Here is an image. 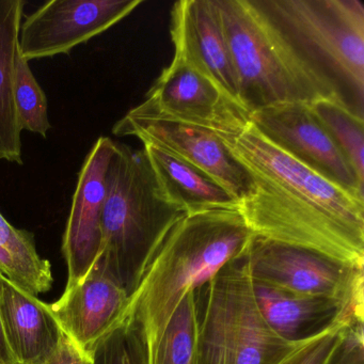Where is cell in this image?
I'll use <instances>...</instances> for the list:
<instances>
[{
  "label": "cell",
  "mask_w": 364,
  "mask_h": 364,
  "mask_svg": "<svg viewBox=\"0 0 364 364\" xmlns=\"http://www.w3.org/2000/svg\"><path fill=\"white\" fill-rule=\"evenodd\" d=\"M26 1L0 0V161L23 165L22 129L16 112V60Z\"/></svg>",
  "instance_id": "cell-18"
},
{
  "label": "cell",
  "mask_w": 364,
  "mask_h": 364,
  "mask_svg": "<svg viewBox=\"0 0 364 364\" xmlns=\"http://www.w3.org/2000/svg\"><path fill=\"white\" fill-rule=\"evenodd\" d=\"M129 296L100 261L82 281L48 304L61 331L92 358L100 343L124 318Z\"/></svg>",
  "instance_id": "cell-13"
},
{
  "label": "cell",
  "mask_w": 364,
  "mask_h": 364,
  "mask_svg": "<svg viewBox=\"0 0 364 364\" xmlns=\"http://www.w3.org/2000/svg\"><path fill=\"white\" fill-rule=\"evenodd\" d=\"M216 134L252 182L238 210L253 235L364 267V198L277 148L250 118Z\"/></svg>",
  "instance_id": "cell-1"
},
{
  "label": "cell",
  "mask_w": 364,
  "mask_h": 364,
  "mask_svg": "<svg viewBox=\"0 0 364 364\" xmlns=\"http://www.w3.org/2000/svg\"><path fill=\"white\" fill-rule=\"evenodd\" d=\"M304 67L364 119V6L360 0H250Z\"/></svg>",
  "instance_id": "cell-3"
},
{
  "label": "cell",
  "mask_w": 364,
  "mask_h": 364,
  "mask_svg": "<svg viewBox=\"0 0 364 364\" xmlns=\"http://www.w3.org/2000/svg\"><path fill=\"white\" fill-rule=\"evenodd\" d=\"M0 321L16 364H46L63 334L48 304L1 274Z\"/></svg>",
  "instance_id": "cell-16"
},
{
  "label": "cell",
  "mask_w": 364,
  "mask_h": 364,
  "mask_svg": "<svg viewBox=\"0 0 364 364\" xmlns=\"http://www.w3.org/2000/svg\"><path fill=\"white\" fill-rule=\"evenodd\" d=\"M127 114L135 119L187 123L215 133L240 129L250 117L176 55L146 93L144 102Z\"/></svg>",
  "instance_id": "cell-8"
},
{
  "label": "cell",
  "mask_w": 364,
  "mask_h": 364,
  "mask_svg": "<svg viewBox=\"0 0 364 364\" xmlns=\"http://www.w3.org/2000/svg\"><path fill=\"white\" fill-rule=\"evenodd\" d=\"M144 152L164 198L185 214L238 208L240 203L208 174L154 146Z\"/></svg>",
  "instance_id": "cell-17"
},
{
  "label": "cell",
  "mask_w": 364,
  "mask_h": 364,
  "mask_svg": "<svg viewBox=\"0 0 364 364\" xmlns=\"http://www.w3.org/2000/svg\"><path fill=\"white\" fill-rule=\"evenodd\" d=\"M0 364H16L11 350L8 346L1 321H0Z\"/></svg>",
  "instance_id": "cell-27"
},
{
  "label": "cell",
  "mask_w": 364,
  "mask_h": 364,
  "mask_svg": "<svg viewBox=\"0 0 364 364\" xmlns=\"http://www.w3.org/2000/svg\"><path fill=\"white\" fill-rule=\"evenodd\" d=\"M250 122L277 148L348 193L364 198V185L311 110L310 103L277 104L251 112Z\"/></svg>",
  "instance_id": "cell-9"
},
{
  "label": "cell",
  "mask_w": 364,
  "mask_h": 364,
  "mask_svg": "<svg viewBox=\"0 0 364 364\" xmlns=\"http://www.w3.org/2000/svg\"><path fill=\"white\" fill-rule=\"evenodd\" d=\"M310 107L364 185V119L332 100H317Z\"/></svg>",
  "instance_id": "cell-21"
},
{
  "label": "cell",
  "mask_w": 364,
  "mask_h": 364,
  "mask_svg": "<svg viewBox=\"0 0 364 364\" xmlns=\"http://www.w3.org/2000/svg\"><path fill=\"white\" fill-rule=\"evenodd\" d=\"M200 289L204 304L202 313L197 311V364H280L300 346L280 338L262 315L246 253Z\"/></svg>",
  "instance_id": "cell-6"
},
{
  "label": "cell",
  "mask_w": 364,
  "mask_h": 364,
  "mask_svg": "<svg viewBox=\"0 0 364 364\" xmlns=\"http://www.w3.org/2000/svg\"><path fill=\"white\" fill-rule=\"evenodd\" d=\"M142 0H52L21 25L20 52L27 61L70 54L118 24Z\"/></svg>",
  "instance_id": "cell-10"
},
{
  "label": "cell",
  "mask_w": 364,
  "mask_h": 364,
  "mask_svg": "<svg viewBox=\"0 0 364 364\" xmlns=\"http://www.w3.org/2000/svg\"><path fill=\"white\" fill-rule=\"evenodd\" d=\"M114 149L116 141L108 137H100L87 155L78 176L63 236V252L68 266L67 287L82 281L99 257L106 176Z\"/></svg>",
  "instance_id": "cell-12"
},
{
  "label": "cell",
  "mask_w": 364,
  "mask_h": 364,
  "mask_svg": "<svg viewBox=\"0 0 364 364\" xmlns=\"http://www.w3.org/2000/svg\"><path fill=\"white\" fill-rule=\"evenodd\" d=\"M253 237L238 208L185 214L173 225L129 297L124 315L139 323L149 350L185 295L245 255Z\"/></svg>",
  "instance_id": "cell-2"
},
{
  "label": "cell",
  "mask_w": 364,
  "mask_h": 364,
  "mask_svg": "<svg viewBox=\"0 0 364 364\" xmlns=\"http://www.w3.org/2000/svg\"><path fill=\"white\" fill-rule=\"evenodd\" d=\"M0 274L23 291L37 296L52 287V267L40 257L33 235L16 229L0 213Z\"/></svg>",
  "instance_id": "cell-19"
},
{
  "label": "cell",
  "mask_w": 364,
  "mask_h": 364,
  "mask_svg": "<svg viewBox=\"0 0 364 364\" xmlns=\"http://www.w3.org/2000/svg\"><path fill=\"white\" fill-rule=\"evenodd\" d=\"M363 319L341 328L338 344L326 364H364Z\"/></svg>",
  "instance_id": "cell-24"
},
{
  "label": "cell",
  "mask_w": 364,
  "mask_h": 364,
  "mask_svg": "<svg viewBox=\"0 0 364 364\" xmlns=\"http://www.w3.org/2000/svg\"><path fill=\"white\" fill-rule=\"evenodd\" d=\"M196 291H189L170 318L156 344L149 350V364H197Z\"/></svg>",
  "instance_id": "cell-20"
},
{
  "label": "cell",
  "mask_w": 364,
  "mask_h": 364,
  "mask_svg": "<svg viewBox=\"0 0 364 364\" xmlns=\"http://www.w3.org/2000/svg\"><path fill=\"white\" fill-rule=\"evenodd\" d=\"M341 328H334L300 345L280 364H326L338 344Z\"/></svg>",
  "instance_id": "cell-25"
},
{
  "label": "cell",
  "mask_w": 364,
  "mask_h": 364,
  "mask_svg": "<svg viewBox=\"0 0 364 364\" xmlns=\"http://www.w3.org/2000/svg\"><path fill=\"white\" fill-rule=\"evenodd\" d=\"M118 137L134 136L144 146H154L208 174L238 203L246 199L252 182L231 156L216 133L206 127L172 121L135 119L125 114L112 127Z\"/></svg>",
  "instance_id": "cell-11"
},
{
  "label": "cell",
  "mask_w": 364,
  "mask_h": 364,
  "mask_svg": "<svg viewBox=\"0 0 364 364\" xmlns=\"http://www.w3.org/2000/svg\"><path fill=\"white\" fill-rule=\"evenodd\" d=\"M255 282L300 295L341 300L363 316V268L301 247L255 236L246 251Z\"/></svg>",
  "instance_id": "cell-7"
},
{
  "label": "cell",
  "mask_w": 364,
  "mask_h": 364,
  "mask_svg": "<svg viewBox=\"0 0 364 364\" xmlns=\"http://www.w3.org/2000/svg\"><path fill=\"white\" fill-rule=\"evenodd\" d=\"M170 33L174 55L242 106L238 101L237 77L215 0H181L174 4Z\"/></svg>",
  "instance_id": "cell-14"
},
{
  "label": "cell",
  "mask_w": 364,
  "mask_h": 364,
  "mask_svg": "<svg viewBox=\"0 0 364 364\" xmlns=\"http://www.w3.org/2000/svg\"><path fill=\"white\" fill-rule=\"evenodd\" d=\"M46 364H93V360L63 333L56 350Z\"/></svg>",
  "instance_id": "cell-26"
},
{
  "label": "cell",
  "mask_w": 364,
  "mask_h": 364,
  "mask_svg": "<svg viewBox=\"0 0 364 364\" xmlns=\"http://www.w3.org/2000/svg\"><path fill=\"white\" fill-rule=\"evenodd\" d=\"M93 364H149V349L144 330L137 321H123L100 343Z\"/></svg>",
  "instance_id": "cell-23"
},
{
  "label": "cell",
  "mask_w": 364,
  "mask_h": 364,
  "mask_svg": "<svg viewBox=\"0 0 364 364\" xmlns=\"http://www.w3.org/2000/svg\"><path fill=\"white\" fill-rule=\"evenodd\" d=\"M215 4L237 77L238 101L249 114L277 104L313 103L321 99L338 102L250 0H215Z\"/></svg>",
  "instance_id": "cell-5"
},
{
  "label": "cell",
  "mask_w": 364,
  "mask_h": 364,
  "mask_svg": "<svg viewBox=\"0 0 364 364\" xmlns=\"http://www.w3.org/2000/svg\"><path fill=\"white\" fill-rule=\"evenodd\" d=\"M164 198L144 149L116 142L106 176L97 259L131 297L173 225L184 216Z\"/></svg>",
  "instance_id": "cell-4"
},
{
  "label": "cell",
  "mask_w": 364,
  "mask_h": 364,
  "mask_svg": "<svg viewBox=\"0 0 364 364\" xmlns=\"http://www.w3.org/2000/svg\"><path fill=\"white\" fill-rule=\"evenodd\" d=\"M253 289L268 325L291 344H304L334 328L364 319L333 298L300 295L255 281Z\"/></svg>",
  "instance_id": "cell-15"
},
{
  "label": "cell",
  "mask_w": 364,
  "mask_h": 364,
  "mask_svg": "<svg viewBox=\"0 0 364 364\" xmlns=\"http://www.w3.org/2000/svg\"><path fill=\"white\" fill-rule=\"evenodd\" d=\"M14 100L21 129L46 138L52 129L48 120V100L33 76L28 61L21 52L16 60Z\"/></svg>",
  "instance_id": "cell-22"
}]
</instances>
